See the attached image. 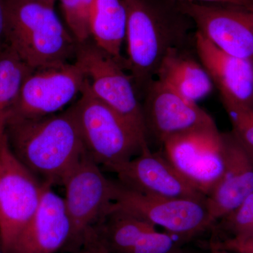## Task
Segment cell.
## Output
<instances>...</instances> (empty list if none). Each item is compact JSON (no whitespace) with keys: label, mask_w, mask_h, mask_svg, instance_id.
<instances>
[{"label":"cell","mask_w":253,"mask_h":253,"mask_svg":"<svg viewBox=\"0 0 253 253\" xmlns=\"http://www.w3.org/2000/svg\"><path fill=\"white\" fill-rule=\"evenodd\" d=\"M0 253H6L3 251V249H1V246H0Z\"/></svg>","instance_id":"f546056e"},{"label":"cell","mask_w":253,"mask_h":253,"mask_svg":"<svg viewBox=\"0 0 253 253\" xmlns=\"http://www.w3.org/2000/svg\"><path fill=\"white\" fill-rule=\"evenodd\" d=\"M29 1H38V2L43 3V4H44L43 0H29Z\"/></svg>","instance_id":"f1b7e54d"},{"label":"cell","mask_w":253,"mask_h":253,"mask_svg":"<svg viewBox=\"0 0 253 253\" xmlns=\"http://www.w3.org/2000/svg\"><path fill=\"white\" fill-rule=\"evenodd\" d=\"M126 12L123 0H95L91 18V38L120 64L126 38Z\"/></svg>","instance_id":"d6986e66"},{"label":"cell","mask_w":253,"mask_h":253,"mask_svg":"<svg viewBox=\"0 0 253 253\" xmlns=\"http://www.w3.org/2000/svg\"><path fill=\"white\" fill-rule=\"evenodd\" d=\"M109 171L117 174L122 185L147 196L166 199L207 198L181 175L163 150L154 152L149 146L130 161Z\"/></svg>","instance_id":"4fadbf2b"},{"label":"cell","mask_w":253,"mask_h":253,"mask_svg":"<svg viewBox=\"0 0 253 253\" xmlns=\"http://www.w3.org/2000/svg\"><path fill=\"white\" fill-rule=\"evenodd\" d=\"M194 49L219 90L221 102L253 106V61L223 52L198 32Z\"/></svg>","instance_id":"2e32d148"},{"label":"cell","mask_w":253,"mask_h":253,"mask_svg":"<svg viewBox=\"0 0 253 253\" xmlns=\"http://www.w3.org/2000/svg\"><path fill=\"white\" fill-rule=\"evenodd\" d=\"M183 244L172 234L156 229L143 236L126 253H178Z\"/></svg>","instance_id":"cb8c5ba5"},{"label":"cell","mask_w":253,"mask_h":253,"mask_svg":"<svg viewBox=\"0 0 253 253\" xmlns=\"http://www.w3.org/2000/svg\"><path fill=\"white\" fill-rule=\"evenodd\" d=\"M210 248L237 253H253V231L210 244Z\"/></svg>","instance_id":"d4e9b609"},{"label":"cell","mask_w":253,"mask_h":253,"mask_svg":"<svg viewBox=\"0 0 253 253\" xmlns=\"http://www.w3.org/2000/svg\"><path fill=\"white\" fill-rule=\"evenodd\" d=\"M162 150L191 186L208 197L224 168L222 133L217 126L186 131L167 139Z\"/></svg>","instance_id":"9c48e42d"},{"label":"cell","mask_w":253,"mask_h":253,"mask_svg":"<svg viewBox=\"0 0 253 253\" xmlns=\"http://www.w3.org/2000/svg\"><path fill=\"white\" fill-rule=\"evenodd\" d=\"M181 253V251H180V252H179V253Z\"/></svg>","instance_id":"1f68e13d"},{"label":"cell","mask_w":253,"mask_h":253,"mask_svg":"<svg viewBox=\"0 0 253 253\" xmlns=\"http://www.w3.org/2000/svg\"><path fill=\"white\" fill-rule=\"evenodd\" d=\"M44 184L39 207L8 253H56L68 244L71 224L64 199Z\"/></svg>","instance_id":"5bb4252c"},{"label":"cell","mask_w":253,"mask_h":253,"mask_svg":"<svg viewBox=\"0 0 253 253\" xmlns=\"http://www.w3.org/2000/svg\"><path fill=\"white\" fill-rule=\"evenodd\" d=\"M156 226L113 204L96 226L100 243L108 253H126Z\"/></svg>","instance_id":"ac0fdd59"},{"label":"cell","mask_w":253,"mask_h":253,"mask_svg":"<svg viewBox=\"0 0 253 253\" xmlns=\"http://www.w3.org/2000/svg\"><path fill=\"white\" fill-rule=\"evenodd\" d=\"M185 99L197 103L212 92V80L189 49H173L163 60L156 78Z\"/></svg>","instance_id":"e0dca14e"},{"label":"cell","mask_w":253,"mask_h":253,"mask_svg":"<svg viewBox=\"0 0 253 253\" xmlns=\"http://www.w3.org/2000/svg\"><path fill=\"white\" fill-rule=\"evenodd\" d=\"M33 71L10 46L0 53V136L23 83Z\"/></svg>","instance_id":"ffe728a7"},{"label":"cell","mask_w":253,"mask_h":253,"mask_svg":"<svg viewBox=\"0 0 253 253\" xmlns=\"http://www.w3.org/2000/svg\"><path fill=\"white\" fill-rule=\"evenodd\" d=\"M74 60L85 75L93 94L122 115L148 139L137 91L122 65L91 39L77 42Z\"/></svg>","instance_id":"ba28073f"},{"label":"cell","mask_w":253,"mask_h":253,"mask_svg":"<svg viewBox=\"0 0 253 253\" xmlns=\"http://www.w3.org/2000/svg\"><path fill=\"white\" fill-rule=\"evenodd\" d=\"M210 244L253 231V192L229 214L216 221Z\"/></svg>","instance_id":"44dd1931"},{"label":"cell","mask_w":253,"mask_h":253,"mask_svg":"<svg viewBox=\"0 0 253 253\" xmlns=\"http://www.w3.org/2000/svg\"><path fill=\"white\" fill-rule=\"evenodd\" d=\"M72 106L86 154L106 170L130 161L149 146L136 126L93 94L86 78Z\"/></svg>","instance_id":"277c9868"},{"label":"cell","mask_w":253,"mask_h":253,"mask_svg":"<svg viewBox=\"0 0 253 253\" xmlns=\"http://www.w3.org/2000/svg\"><path fill=\"white\" fill-rule=\"evenodd\" d=\"M85 80L75 62L34 70L23 83L7 118H40L61 112L81 94Z\"/></svg>","instance_id":"30bf717a"},{"label":"cell","mask_w":253,"mask_h":253,"mask_svg":"<svg viewBox=\"0 0 253 253\" xmlns=\"http://www.w3.org/2000/svg\"><path fill=\"white\" fill-rule=\"evenodd\" d=\"M44 185L16 158L5 133L0 136V246L5 253L36 213Z\"/></svg>","instance_id":"52a82bcc"},{"label":"cell","mask_w":253,"mask_h":253,"mask_svg":"<svg viewBox=\"0 0 253 253\" xmlns=\"http://www.w3.org/2000/svg\"><path fill=\"white\" fill-rule=\"evenodd\" d=\"M211 253H237L224 251V250H211Z\"/></svg>","instance_id":"83f0119b"},{"label":"cell","mask_w":253,"mask_h":253,"mask_svg":"<svg viewBox=\"0 0 253 253\" xmlns=\"http://www.w3.org/2000/svg\"><path fill=\"white\" fill-rule=\"evenodd\" d=\"M196 32L223 52L253 61V11L230 5L179 1Z\"/></svg>","instance_id":"8fae6325"},{"label":"cell","mask_w":253,"mask_h":253,"mask_svg":"<svg viewBox=\"0 0 253 253\" xmlns=\"http://www.w3.org/2000/svg\"><path fill=\"white\" fill-rule=\"evenodd\" d=\"M62 186L71 224V238L62 253L94 252L101 247L96 226L114 204V181L86 153Z\"/></svg>","instance_id":"5b68a950"},{"label":"cell","mask_w":253,"mask_h":253,"mask_svg":"<svg viewBox=\"0 0 253 253\" xmlns=\"http://www.w3.org/2000/svg\"><path fill=\"white\" fill-rule=\"evenodd\" d=\"M236 139L253 155V106L222 103Z\"/></svg>","instance_id":"603a6c76"},{"label":"cell","mask_w":253,"mask_h":253,"mask_svg":"<svg viewBox=\"0 0 253 253\" xmlns=\"http://www.w3.org/2000/svg\"><path fill=\"white\" fill-rule=\"evenodd\" d=\"M86 253L78 252V253Z\"/></svg>","instance_id":"4dcf8cb0"},{"label":"cell","mask_w":253,"mask_h":253,"mask_svg":"<svg viewBox=\"0 0 253 253\" xmlns=\"http://www.w3.org/2000/svg\"><path fill=\"white\" fill-rule=\"evenodd\" d=\"M224 168L220 179L207 197L216 222L237 208L253 192V155L231 132L222 133Z\"/></svg>","instance_id":"9a60e30c"},{"label":"cell","mask_w":253,"mask_h":253,"mask_svg":"<svg viewBox=\"0 0 253 253\" xmlns=\"http://www.w3.org/2000/svg\"><path fill=\"white\" fill-rule=\"evenodd\" d=\"M114 204L149 221L161 226L166 232L186 244L211 231L213 221L203 199H166L140 194L114 181Z\"/></svg>","instance_id":"8992f818"},{"label":"cell","mask_w":253,"mask_h":253,"mask_svg":"<svg viewBox=\"0 0 253 253\" xmlns=\"http://www.w3.org/2000/svg\"><path fill=\"white\" fill-rule=\"evenodd\" d=\"M176 1L230 5V6H238L243 9L253 11V0H176Z\"/></svg>","instance_id":"4316f807"},{"label":"cell","mask_w":253,"mask_h":253,"mask_svg":"<svg viewBox=\"0 0 253 253\" xmlns=\"http://www.w3.org/2000/svg\"><path fill=\"white\" fill-rule=\"evenodd\" d=\"M143 115L148 140L161 146L181 133L216 126L212 116L197 103L181 96L164 82L155 78L144 91Z\"/></svg>","instance_id":"7c38bea8"},{"label":"cell","mask_w":253,"mask_h":253,"mask_svg":"<svg viewBox=\"0 0 253 253\" xmlns=\"http://www.w3.org/2000/svg\"><path fill=\"white\" fill-rule=\"evenodd\" d=\"M8 46L6 4L5 0H0V53Z\"/></svg>","instance_id":"484cf974"},{"label":"cell","mask_w":253,"mask_h":253,"mask_svg":"<svg viewBox=\"0 0 253 253\" xmlns=\"http://www.w3.org/2000/svg\"><path fill=\"white\" fill-rule=\"evenodd\" d=\"M95 0H60L70 33L78 42L91 38V18Z\"/></svg>","instance_id":"7402d4cb"},{"label":"cell","mask_w":253,"mask_h":253,"mask_svg":"<svg viewBox=\"0 0 253 253\" xmlns=\"http://www.w3.org/2000/svg\"><path fill=\"white\" fill-rule=\"evenodd\" d=\"M9 46L33 70L75 59L77 41L54 6L29 0H5Z\"/></svg>","instance_id":"3957f363"},{"label":"cell","mask_w":253,"mask_h":253,"mask_svg":"<svg viewBox=\"0 0 253 253\" xmlns=\"http://www.w3.org/2000/svg\"><path fill=\"white\" fill-rule=\"evenodd\" d=\"M4 133L18 161L51 186H62L86 154L73 106L44 117L9 116Z\"/></svg>","instance_id":"7a4b0ae2"},{"label":"cell","mask_w":253,"mask_h":253,"mask_svg":"<svg viewBox=\"0 0 253 253\" xmlns=\"http://www.w3.org/2000/svg\"><path fill=\"white\" fill-rule=\"evenodd\" d=\"M126 57L123 68L144 92L173 49L194 45L196 27L176 0H123Z\"/></svg>","instance_id":"6da1fadb"}]
</instances>
